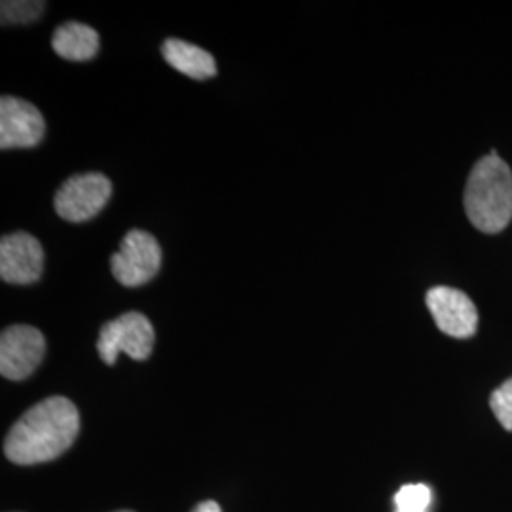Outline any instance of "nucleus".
Wrapping results in <instances>:
<instances>
[{"label": "nucleus", "mask_w": 512, "mask_h": 512, "mask_svg": "<svg viewBox=\"0 0 512 512\" xmlns=\"http://www.w3.org/2000/svg\"><path fill=\"white\" fill-rule=\"evenodd\" d=\"M118 512H133V511H118Z\"/></svg>", "instance_id": "17"}, {"label": "nucleus", "mask_w": 512, "mask_h": 512, "mask_svg": "<svg viewBox=\"0 0 512 512\" xmlns=\"http://www.w3.org/2000/svg\"><path fill=\"white\" fill-rule=\"evenodd\" d=\"M465 211L484 234L503 232L512 220V171L492 150L476 162L465 186Z\"/></svg>", "instance_id": "2"}, {"label": "nucleus", "mask_w": 512, "mask_h": 512, "mask_svg": "<svg viewBox=\"0 0 512 512\" xmlns=\"http://www.w3.org/2000/svg\"><path fill=\"white\" fill-rule=\"evenodd\" d=\"M397 512H414V511H397Z\"/></svg>", "instance_id": "16"}, {"label": "nucleus", "mask_w": 512, "mask_h": 512, "mask_svg": "<svg viewBox=\"0 0 512 512\" xmlns=\"http://www.w3.org/2000/svg\"><path fill=\"white\" fill-rule=\"evenodd\" d=\"M162 54L175 71L188 78L207 80L217 74V63L213 55L181 38H167L162 46Z\"/></svg>", "instance_id": "10"}, {"label": "nucleus", "mask_w": 512, "mask_h": 512, "mask_svg": "<svg viewBox=\"0 0 512 512\" xmlns=\"http://www.w3.org/2000/svg\"><path fill=\"white\" fill-rule=\"evenodd\" d=\"M112 196V183L101 173L74 175L55 194V211L69 222H86L99 215Z\"/></svg>", "instance_id": "5"}, {"label": "nucleus", "mask_w": 512, "mask_h": 512, "mask_svg": "<svg viewBox=\"0 0 512 512\" xmlns=\"http://www.w3.org/2000/svg\"><path fill=\"white\" fill-rule=\"evenodd\" d=\"M490 406L503 429L512 431V378L495 389L490 397Z\"/></svg>", "instance_id": "14"}, {"label": "nucleus", "mask_w": 512, "mask_h": 512, "mask_svg": "<svg viewBox=\"0 0 512 512\" xmlns=\"http://www.w3.org/2000/svg\"><path fill=\"white\" fill-rule=\"evenodd\" d=\"M46 340L40 330L29 325H14L0 336V372L8 380L29 378L42 363Z\"/></svg>", "instance_id": "6"}, {"label": "nucleus", "mask_w": 512, "mask_h": 512, "mask_svg": "<svg viewBox=\"0 0 512 512\" xmlns=\"http://www.w3.org/2000/svg\"><path fill=\"white\" fill-rule=\"evenodd\" d=\"M425 304L437 327L452 338H471L478 329V311L473 300L454 287H433L427 291Z\"/></svg>", "instance_id": "7"}, {"label": "nucleus", "mask_w": 512, "mask_h": 512, "mask_svg": "<svg viewBox=\"0 0 512 512\" xmlns=\"http://www.w3.org/2000/svg\"><path fill=\"white\" fill-rule=\"evenodd\" d=\"M194 512H222L220 511L219 505L215 503V501H205V503H200Z\"/></svg>", "instance_id": "15"}, {"label": "nucleus", "mask_w": 512, "mask_h": 512, "mask_svg": "<svg viewBox=\"0 0 512 512\" xmlns=\"http://www.w3.org/2000/svg\"><path fill=\"white\" fill-rule=\"evenodd\" d=\"M52 48L67 61H90L99 52V35L86 23L67 21L55 29Z\"/></svg>", "instance_id": "11"}, {"label": "nucleus", "mask_w": 512, "mask_h": 512, "mask_svg": "<svg viewBox=\"0 0 512 512\" xmlns=\"http://www.w3.org/2000/svg\"><path fill=\"white\" fill-rule=\"evenodd\" d=\"M431 490L425 484H408L395 495L397 511L425 512L431 505Z\"/></svg>", "instance_id": "12"}, {"label": "nucleus", "mask_w": 512, "mask_h": 512, "mask_svg": "<svg viewBox=\"0 0 512 512\" xmlns=\"http://www.w3.org/2000/svg\"><path fill=\"white\" fill-rule=\"evenodd\" d=\"M44 251L35 236L16 232L0 241V277L12 285H31L40 279Z\"/></svg>", "instance_id": "9"}, {"label": "nucleus", "mask_w": 512, "mask_h": 512, "mask_svg": "<svg viewBox=\"0 0 512 512\" xmlns=\"http://www.w3.org/2000/svg\"><path fill=\"white\" fill-rule=\"evenodd\" d=\"M162 266L158 239L145 230H131L110 258V272L124 287H141L152 281Z\"/></svg>", "instance_id": "4"}, {"label": "nucleus", "mask_w": 512, "mask_h": 512, "mask_svg": "<svg viewBox=\"0 0 512 512\" xmlns=\"http://www.w3.org/2000/svg\"><path fill=\"white\" fill-rule=\"evenodd\" d=\"M154 327L143 313L128 311L103 325L97 340V353L105 365H116L118 355L126 353L133 361H147L154 348Z\"/></svg>", "instance_id": "3"}, {"label": "nucleus", "mask_w": 512, "mask_h": 512, "mask_svg": "<svg viewBox=\"0 0 512 512\" xmlns=\"http://www.w3.org/2000/svg\"><path fill=\"white\" fill-rule=\"evenodd\" d=\"M44 10V2H2V23L10 25H25L38 19Z\"/></svg>", "instance_id": "13"}, {"label": "nucleus", "mask_w": 512, "mask_h": 512, "mask_svg": "<svg viewBox=\"0 0 512 512\" xmlns=\"http://www.w3.org/2000/svg\"><path fill=\"white\" fill-rule=\"evenodd\" d=\"M46 131L40 110L18 97L4 95L0 99V148L37 147Z\"/></svg>", "instance_id": "8"}, {"label": "nucleus", "mask_w": 512, "mask_h": 512, "mask_svg": "<svg viewBox=\"0 0 512 512\" xmlns=\"http://www.w3.org/2000/svg\"><path fill=\"white\" fill-rule=\"evenodd\" d=\"M80 414L69 399L50 397L35 404L10 429L4 454L18 465H38L59 458L73 446Z\"/></svg>", "instance_id": "1"}]
</instances>
